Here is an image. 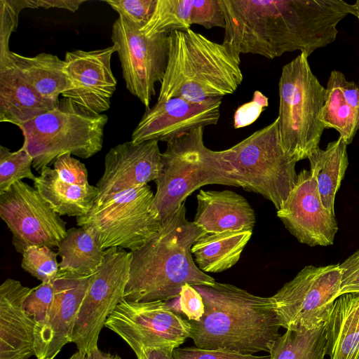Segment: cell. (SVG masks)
Returning <instances> with one entry per match:
<instances>
[{
	"label": "cell",
	"mask_w": 359,
	"mask_h": 359,
	"mask_svg": "<svg viewBox=\"0 0 359 359\" xmlns=\"http://www.w3.org/2000/svg\"><path fill=\"white\" fill-rule=\"evenodd\" d=\"M224 20L223 42L241 54L273 60L299 50L308 57L337 39V25L356 16L344 0H219Z\"/></svg>",
	"instance_id": "cell-1"
},
{
	"label": "cell",
	"mask_w": 359,
	"mask_h": 359,
	"mask_svg": "<svg viewBox=\"0 0 359 359\" xmlns=\"http://www.w3.org/2000/svg\"><path fill=\"white\" fill-rule=\"evenodd\" d=\"M205 306L199 321H190L189 338L197 348L243 354L269 353L280 325L270 297L216 282L194 285Z\"/></svg>",
	"instance_id": "cell-2"
},
{
	"label": "cell",
	"mask_w": 359,
	"mask_h": 359,
	"mask_svg": "<svg viewBox=\"0 0 359 359\" xmlns=\"http://www.w3.org/2000/svg\"><path fill=\"white\" fill-rule=\"evenodd\" d=\"M205 233L186 217L184 203L162 222L159 231L132 253L124 293L129 302L168 301L179 297L185 284L213 285L216 281L196 264L191 250Z\"/></svg>",
	"instance_id": "cell-3"
},
{
	"label": "cell",
	"mask_w": 359,
	"mask_h": 359,
	"mask_svg": "<svg viewBox=\"0 0 359 359\" xmlns=\"http://www.w3.org/2000/svg\"><path fill=\"white\" fill-rule=\"evenodd\" d=\"M240 64V54L227 44L191 29L172 32L157 102L177 97L201 102L231 95L243 80Z\"/></svg>",
	"instance_id": "cell-4"
},
{
	"label": "cell",
	"mask_w": 359,
	"mask_h": 359,
	"mask_svg": "<svg viewBox=\"0 0 359 359\" xmlns=\"http://www.w3.org/2000/svg\"><path fill=\"white\" fill-rule=\"evenodd\" d=\"M204 127L181 134L167 144L161 154V170L155 183L153 207L161 222L174 215L195 190L207 184L239 187L222 151L208 148Z\"/></svg>",
	"instance_id": "cell-5"
},
{
	"label": "cell",
	"mask_w": 359,
	"mask_h": 359,
	"mask_svg": "<svg viewBox=\"0 0 359 359\" xmlns=\"http://www.w3.org/2000/svg\"><path fill=\"white\" fill-rule=\"evenodd\" d=\"M104 114H93L62 98L52 109L21 125L22 147L38 172L65 154L87 159L102 149Z\"/></svg>",
	"instance_id": "cell-6"
},
{
	"label": "cell",
	"mask_w": 359,
	"mask_h": 359,
	"mask_svg": "<svg viewBox=\"0 0 359 359\" xmlns=\"http://www.w3.org/2000/svg\"><path fill=\"white\" fill-rule=\"evenodd\" d=\"M278 130L284 150L297 162L308 158L319 147L325 129L319 114L325 88L300 53L285 65L278 83Z\"/></svg>",
	"instance_id": "cell-7"
},
{
	"label": "cell",
	"mask_w": 359,
	"mask_h": 359,
	"mask_svg": "<svg viewBox=\"0 0 359 359\" xmlns=\"http://www.w3.org/2000/svg\"><path fill=\"white\" fill-rule=\"evenodd\" d=\"M222 156L240 187L262 195L278 210L294 188L297 161L284 150L277 118L229 149Z\"/></svg>",
	"instance_id": "cell-8"
},
{
	"label": "cell",
	"mask_w": 359,
	"mask_h": 359,
	"mask_svg": "<svg viewBox=\"0 0 359 359\" xmlns=\"http://www.w3.org/2000/svg\"><path fill=\"white\" fill-rule=\"evenodd\" d=\"M154 194L148 184L121 191L76 217L79 227L91 231L102 248L135 251L159 231L162 222L153 207Z\"/></svg>",
	"instance_id": "cell-9"
},
{
	"label": "cell",
	"mask_w": 359,
	"mask_h": 359,
	"mask_svg": "<svg viewBox=\"0 0 359 359\" xmlns=\"http://www.w3.org/2000/svg\"><path fill=\"white\" fill-rule=\"evenodd\" d=\"M339 264L304 266L270 297L280 327L313 330L325 324L339 296Z\"/></svg>",
	"instance_id": "cell-10"
},
{
	"label": "cell",
	"mask_w": 359,
	"mask_h": 359,
	"mask_svg": "<svg viewBox=\"0 0 359 359\" xmlns=\"http://www.w3.org/2000/svg\"><path fill=\"white\" fill-rule=\"evenodd\" d=\"M131 260L130 251L117 247L108 248L103 262L90 276L72 339L78 351L86 355L97 347L100 333L107 319L124 300Z\"/></svg>",
	"instance_id": "cell-11"
},
{
	"label": "cell",
	"mask_w": 359,
	"mask_h": 359,
	"mask_svg": "<svg viewBox=\"0 0 359 359\" xmlns=\"http://www.w3.org/2000/svg\"><path fill=\"white\" fill-rule=\"evenodd\" d=\"M104 327L116 333L136 357L148 348H177L190 337L191 323L167 301L121 302Z\"/></svg>",
	"instance_id": "cell-12"
},
{
	"label": "cell",
	"mask_w": 359,
	"mask_h": 359,
	"mask_svg": "<svg viewBox=\"0 0 359 359\" xmlns=\"http://www.w3.org/2000/svg\"><path fill=\"white\" fill-rule=\"evenodd\" d=\"M111 41L118 50L126 88L150 109L155 85L163 81L168 60L169 34L147 36L122 16L114 21Z\"/></svg>",
	"instance_id": "cell-13"
},
{
	"label": "cell",
	"mask_w": 359,
	"mask_h": 359,
	"mask_svg": "<svg viewBox=\"0 0 359 359\" xmlns=\"http://www.w3.org/2000/svg\"><path fill=\"white\" fill-rule=\"evenodd\" d=\"M60 216L34 187L22 180L0 194V217L20 254L32 246L57 247L67 231Z\"/></svg>",
	"instance_id": "cell-14"
},
{
	"label": "cell",
	"mask_w": 359,
	"mask_h": 359,
	"mask_svg": "<svg viewBox=\"0 0 359 359\" xmlns=\"http://www.w3.org/2000/svg\"><path fill=\"white\" fill-rule=\"evenodd\" d=\"M117 50L113 44L102 49L66 52L65 69L70 88L62 97L90 114L100 115L107 111L117 86L111 67L112 55Z\"/></svg>",
	"instance_id": "cell-15"
},
{
	"label": "cell",
	"mask_w": 359,
	"mask_h": 359,
	"mask_svg": "<svg viewBox=\"0 0 359 359\" xmlns=\"http://www.w3.org/2000/svg\"><path fill=\"white\" fill-rule=\"evenodd\" d=\"M276 215L300 243L311 247L333 245L338 231L335 214L323 205L310 170L299 172L294 188Z\"/></svg>",
	"instance_id": "cell-16"
},
{
	"label": "cell",
	"mask_w": 359,
	"mask_h": 359,
	"mask_svg": "<svg viewBox=\"0 0 359 359\" xmlns=\"http://www.w3.org/2000/svg\"><path fill=\"white\" fill-rule=\"evenodd\" d=\"M222 97L194 102L172 97L157 102L145 111L134 129L131 141L168 142L170 140L199 127L216 125L220 117Z\"/></svg>",
	"instance_id": "cell-17"
},
{
	"label": "cell",
	"mask_w": 359,
	"mask_h": 359,
	"mask_svg": "<svg viewBox=\"0 0 359 359\" xmlns=\"http://www.w3.org/2000/svg\"><path fill=\"white\" fill-rule=\"evenodd\" d=\"M158 141H130L111 148L105 155L104 169L96 184L95 205L121 191L158 179L161 170Z\"/></svg>",
	"instance_id": "cell-18"
},
{
	"label": "cell",
	"mask_w": 359,
	"mask_h": 359,
	"mask_svg": "<svg viewBox=\"0 0 359 359\" xmlns=\"http://www.w3.org/2000/svg\"><path fill=\"white\" fill-rule=\"evenodd\" d=\"M90 276L60 271L53 281V305L46 322L36 327L34 331L36 359L55 358L67 344L72 343L77 314L86 294Z\"/></svg>",
	"instance_id": "cell-19"
},
{
	"label": "cell",
	"mask_w": 359,
	"mask_h": 359,
	"mask_svg": "<svg viewBox=\"0 0 359 359\" xmlns=\"http://www.w3.org/2000/svg\"><path fill=\"white\" fill-rule=\"evenodd\" d=\"M32 288L7 278L0 286V359L35 356V321L25 311Z\"/></svg>",
	"instance_id": "cell-20"
},
{
	"label": "cell",
	"mask_w": 359,
	"mask_h": 359,
	"mask_svg": "<svg viewBox=\"0 0 359 359\" xmlns=\"http://www.w3.org/2000/svg\"><path fill=\"white\" fill-rule=\"evenodd\" d=\"M196 198L197 211L193 222L205 234L252 231L255 212L241 195L230 190L201 189Z\"/></svg>",
	"instance_id": "cell-21"
},
{
	"label": "cell",
	"mask_w": 359,
	"mask_h": 359,
	"mask_svg": "<svg viewBox=\"0 0 359 359\" xmlns=\"http://www.w3.org/2000/svg\"><path fill=\"white\" fill-rule=\"evenodd\" d=\"M10 53L0 59V122L20 127L58 103L44 98L25 80Z\"/></svg>",
	"instance_id": "cell-22"
},
{
	"label": "cell",
	"mask_w": 359,
	"mask_h": 359,
	"mask_svg": "<svg viewBox=\"0 0 359 359\" xmlns=\"http://www.w3.org/2000/svg\"><path fill=\"white\" fill-rule=\"evenodd\" d=\"M324 326L330 359H359V293L340 295Z\"/></svg>",
	"instance_id": "cell-23"
},
{
	"label": "cell",
	"mask_w": 359,
	"mask_h": 359,
	"mask_svg": "<svg viewBox=\"0 0 359 359\" xmlns=\"http://www.w3.org/2000/svg\"><path fill=\"white\" fill-rule=\"evenodd\" d=\"M34 187L60 216L86 215L98 194L96 186H80L62 181L50 166L44 168L36 177Z\"/></svg>",
	"instance_id": "cell-24"
},
{
	"label": "cell",
	"mask_w": 359,
	"mask_h": 359,
	"mask_svg": "<svg viewBox=\"0 0 359 359\" xmlns=\"http://www.w3.org/2000/svg\"><path fill=\"white\" fill-rule=\"evenodd\" d=\"M10 57L25 80L44 98L58 103L70 88L65 62L57 55L41 53L27 57L11 51Z\"/></svg>",
	"instance_id": "cell-25"
},
{
	"label": "cell",
	"mask_w": 359,
	"mask_h": 359,
	"mask_svg": "<svg viewBox=\"0 0 359 359\" xmlns=\"http://www.w3.org/2000/svg\"><path fill=\"white\" fill-rule=\"evenodd\" d=\"M252 233V230L230 231L202 236L191 250L196 264L205 273L230 269L238 262Z\"/></svg>",
	"instance_id": "cell-26"
},
{
	"label": "cell",
	"mask_w": 359,
	"mask_h": 359,
	"mask_svg": "<svg viewBox=\"0 0 359 359\" xmlns=\"http://www.w3.org/2000/svg\"><path fill=\"white\" fill-rule=\"evenodd\" d=\"M347 144L339 137L327 144L325 149L319 147L308 157L310 172L316 180L324 207L334 213V200L348 165Z\"/></svg>",
	"instance_id": "cell-27"
},
{
	"label": "cell",
	"mask_w": 359,
	"mask_h": 359,
	"mask_svg": "<svg viewBox=\"0 0 359 359\" xmlns=\"http://www.w3.org/2000/svg\"><path fill=\"white\" fill-rule=\"evenodd\" d=\"M57 255L60 257V271L90 276L103 262L105 250L97 236L82 227L67 229L60 242Z\"/></svg>",
	"instance_id": "cell-28"
},
{
	"label": "cell",
	"mask_w": 359,
	"mask_h": 359,
	"mask_svg": "<svg viewBox=\"0 0 359 359\" xmlns=\"http://www.w3.org/2000/svg\"><path fill=\"white\" fill-rule=\"evenodd\" d=\"M339 71L331 72L325 88V100L319 120L325 128H333L347 145L359 130L355 111L347 103L339 85Z\"/></svg>",
	"instance_id": "cell-29"
},
{
	"label": "cell",
	"mask_w": 359,
	"mask_h": 359,
	"mask_svg": "<svg viewBox=\"0 0 359 359\" xmlns=\"http://www.w3.org/2000/svg\"><path fill=\"white\" fill-rule=\"evenodd\" d=\"M324 325L313 329H288L273 343L270 359H325Z\"/></svg>",
	"instance_id": "cell-30"
},
{
	"label": "cell",
	"mask_w": 359,
	"mask_h": 359,
	"mask_svg": "<svg viewBox=\"0 0 359 359\" xmlns=\"http://www.w3.org/2000/svg\"><path fill=\"white\" fill-rule=\"evenodd\" d=\"M193 0H157L148 22L140 31L150 37L190 29Z\"/></svg>",
	"instance_id": "cell-31"
},
{
	"label": "cell",
	"mask_w": 359,
	"mask_h": 359,
	"mask_svg": "<svg viewBox=\"0 0 359 359\" xmlns=\"http://www.w3.org/2000/svg\"><path fill=\"white\" fill-rule=\"evenodd\" d=\"M31 166H32V158L22 147L18 151H11L1 145L0 147V194L23 179L34 181L36 177L32 172Z\"/></svg>",
	"instance_id": "cell-32"
},
{
	"label": "cell",
	"mask_w": 359,
	"mask_h": 359,
	"mask_svg": "<svg viewBox=\"0 0 359 359\" xmlns=\"http://www.w3.org/2000/svg\"><path fill=\"white\" fill-rule=\"evenodd\" d=\"M21 267L41 283H52L59 275L57 253L46 246H32L22 252Z\"/></svg>",
	"instance_id": "cell-33"
},
{
	"label": "cell",
	"mask_w": 359,
	"mask_h": 359,
	"mask_svg": "<svg viewBox=\"0 0 359 359\" xmlns=\"http://www.w3.org/2000/svg\"><path fill=\"white\" fill-rule=\"evenodd\" d=\"M25 8H35L34 0H1L0 58L8 55L11 50L8 43L10 36L18 26L20 12Z\"/></svg>",
	"instance_id": "cell-34"
},
{
	"label": "cell",
	"mask_w": 359,
	"mask_h": 359,
	"mask_svg": "<svg viewBox=\"0 0 359 359\" xmlns=\"http://www.w3.org/2000/svg\"><path fill=\"white\" fill-rule=\"evenodd\" d=\"M53 282L41 283L32 288L25 301V311L35 321V328L46 322L53 305Z\"/></svg>",
	"instance_id": "cell-35"
},
{
	"label": "cell",
	"mask_w": 359,
	"mask_h": 359,
	"mask_svg": "<svg viewBox=\"0 0 359 359\" xmlns=\"http://www.w3.org/2000/svg\"><path fill=\"white\" fill-rule=\"evenodd\" d=\"M157 0H107L105 1L119 16L142 29L149 20Z\"/></svg>",
	"instance_id": "cell-36"
},
{
	"label": "cell",
	"mask_w": 359,
	"mask_h": 359,
	"mask_svg": "<svg viewBox=\"0 0 359 359\" xmlns=\"http://www.w3.org/2000/svg\"><path fill=\"white\" fill-rule=\"evenodd\" d=\"M191 25H199L210 29L225 27V20L219 0H193Z\"/></svg>",
	"instance_id": "cell-37"
},
{
	"label": "cell",
	"mask_w": 359,
	"mask_h": 359,
	"mask_svg": "<svg viewBox=\"0 0 359 359\" xmlns=\"http://www.w3.org/2000/svg\"><path fill=\"white\" fill-rule=\"evenodd\" d=\"M173 359H270L269 355L243 354L227 350L203 349L190 346L175 348Z\"/></svg>",
	"instance_id": "cell-38"
},
{
	"label": "cell",
	"mask_w": 359,
	"mask_h": 359,
	"mask_svg": "<svg viewBox=\"0 0 359 359\" xmlns=\"http://www.w3.org/2000/svg\"><path fill=\"white\" fill-rule=\"evenodd\" d=\"M53 169L65 182L80 186L89 184L85 164L70 154L59 157L53 163Z\"/></svg>",
	"instance_id": "cell-39"
},
{
	"label": "cell",
	"mask_w": 359,
	"mask_h": 359,
	"mask_svg": "<svg viewBox=\"0 0 359 359\" xmlns=\"http://www.w3.org/2000/svg\"><path fill=\"white\" fill-rule=\"evenodd\" d=\"M268 105V97L259 90L255 91L252 100L241 105L236 110L233 128L238 129L251 125Z\"/></svg>",
	"instance_id": "cell-40"
},
{
	"label": "cell",
	"mask_w": 359,
	"mask_h": 359,
	"mask_svg": "<svg viewBox=\"0 0 359 359\" xmlns=\"http://www.w3.org/2000/svg\"><path fill=\"white\" fill-rule=\"evenodd\" d=\"M180 309L189 321H199L205 306L201 294L189 284L182 286L179 296Z\"/></svg>",
	"instance_id": "cell-41"
},
{
	"label": "cell",
	"mask_w": 359,
	"mask_h": 359,
	"mask_svg": "<svg viewBox=\"0 0 359 359\" xmlns=\"http://www.w3.org/2000/svg\"><path fill=\"white\" fill-rule=\"evenodd\" d=\"M339 268L341 274L339 296L346 293H359V250L339 264Z\"/></svg>",
	"instance_id": "cell-42"
},
{
	"label": "cell",
	"mask_w": 359,
	"mask_h": 359,
	"mask_svg": "<svg viewBox=\"0 0 359 359\" xmlns=\"http://www.w3.org/2000/svg\"><path fill=\"white\" fill-rule=\"evenodd\" d=\"M339 85L347 103L355 113L359 128V84L346 80L340 72Z\"/></svg>",
	"instance_id": "cell-43"
},
{
	"label": "cell",
	"mask_w": 359,
	"mask_h": 359,
	"mask_svg": "<svg viewBox=\"0 0 359 359\" xmlns=\"http://www.w3.org/2000/svg\"><path fill=\"white\" fill-rule=\"evenodd\" d=\"M85 1V0H35L34 3L36 8L46 9L57 8L75 12Z\"/></svg>",
	"instance_id": "cell-44"
},
{
	"label": "cell",
	"mask_w": 359,
	"mask_h": 359,
	"mask_svg": "<svg viewBox=\"0 0 359 359\" xmlns=\"http://www.w3.org/2000/svg\"><path fill=\"white\" fill-rule=\"evenodd\" d=\"M174 349L170 347L145 349L137 359H173Z\"/></svg>",
	"instance_id": "cell-45"
},
{
	"label": "cell",
	"mask_w": 359,
	"mask_h": 359,
	"mask_svg": "<svg viewBox=\"0 0 359 359\" xmlns=\"http://www.w3.org/2000/svg\"><path fill=\"white\" fill-rule=\"evenodd\" d=\"M86 359H121V358L117 354L103 352L97 347L88 353Z\"/></svg>",
	"instance_id": "cell-46"
},
{
	"label": "cell",
	"mask_w": 359,
	"mask_h": 359,
	"mask_svg": "<svg viewBox=\"0 0 359 359\" xmlns=\"http://www.w3.org/2000/svg\"><path fill=\"white\" fill-rule=\"evenodd\" d=\"M68 359H86V355L83 353L77 351L74 353Z\"/></svg>",
	"instance_id": "cell-47"
},
{
	"label": "cell",
	"mask_w": 359,
	"mask_h": 359,
	"mask_svg": "<svg viewBox=\"0 0 359 359\" xmlns=\"http://www.w3.org/2000/svg\"><path fill=\"white\" fill-rule=\"evenodd\" d=\"M355 9H356V17L359 21V0H357L355 4Z\"/></svg>",
	"instance_id": "cell-48"
},
{
	"label": "cell",
	"mask_w": 359,
	"mask_h": 359,
	"mask_svg": "<svg viewBox=\"0 0 359 359\" xmlns=\"http://www.w3.org/2000/svg\"><path fill=\"white\" fill-rule=\"evenodd\" d=\"M55 358H50V359H54Z\"/></svg>",
	"instance_id": "cell-49"
}]
</instances>
